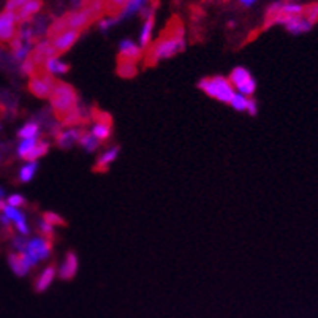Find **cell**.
I'll return each mask as SVG.
<instances>
[{"label":"cell","instance_id":"cell-1","mask_svg":"<svg viewBox=\"0 0 318 318\" xmlns=\"http://www.w3.org/2000/svg\"><path fill=\"white\" fill-rule=\"evenodd\" d=\"M182 51H186V27L178 15H173L160 32V37L144 51V68L155 67L161 59L173 57Z\"/></svg>","mask_w":318,"mask_h":318},{"label":"cell","instance_id":"cell-2","mask_svg":"<svg viewBox=\"0 0 318 318\" xmlns=\"http://www.w3.org/2000/svg\"><path fill=\"white\" fill-rule=\"evenodd\" d=\"M49 103H51L54 117L60 124L65 119V116H68L73 109L78 108L81 100L73 86H70L68 82L57 81L51 92V97H49Z\"/></svg>","mask_w":318,"mask_h":318},{"label":"cell","instance_id":"cell-3","mask_svg":"<svg viewBox=\"0 0 318 318\" xmlns=\"http://www.w3.org/2000/svg\"><path fill=\"white\" fill-rule=\"evenodd\" d=\"M198 89H201L204 94L215 98L218 102L223 103H231L233 97H235V87L231 86L228 78L223 76H211V78H203L198 82Z\"/></svg>","mask_w":318,"mask_h":318},{"label":"cell","instance_id":"cell-4","mask_svg":"<svg viewBox=\"0 0 318 318\" xmlns=\"http://www.w3.org/2000/svg\"><path fill=\"white\" fill-rule=\"evenodd\" d=\"M55 82H57V80L46 72L45 65H38L37 70H35V75L30 78L29 84H27V89L37 98L46 100V98L51 97V92L55 86Z\"/></svg>","mask_w":318,"mask_h":318},{"label":"cell","instance_id":"cell-5","mask_svg":"<svg viewBox=\"0 0 318 318\" xmlns=\"http://www.w3.org/2000/svg\"><path fill=\"white\" fill-rule=\"evenodd\" d=\"M63 19H65L68 30H76V32H82L84 29H87L90 24L97 23L95 16L86 8L82 6L81 10H72V11H67L63 15Z\"/></svg>","mask_w":318,"mask_h":318},{"label":"cell","instance_id":"cell-6","mask_svg":"<svg viewBox=\"0 0 318 318\" xmlns=\"http://www.w3.org/2000/svg\"><path fill=\"white\" fill-rule=\"evenodd\" d=\"M51 250H53V241H48V239L38 236V238H32L27 241L24 252L38 263V261L48 260L51 257Z\"/></svg>","mask_w":318,"mask_h":318},{"label":"cell","instance_id":"cell-7","mask_svg":"<svg viewBox=\"0 0 318 318\" xmlns=\"http://www.w3.org/2000/svg\"><path fill=\"white\" fill-rule=\"evenodd\" d=\"M54 57H59L57 51L54 49L53 43L49 40H43L37 43V46L33 48V51L30 53L29 59L35 63V65H45L48 60H51Z\"/></svg>","mask_w":318,"mask_h":318},{"label":"cell","instance_id":"cell-8","mask_svg":"<svg viewBox=\"0 0 318 318\" xmlns=\"http://www.w3.org/2000/svg\"><path fill=\"white\" fill-rule=\"evenodd\" d=\"M18 32V24H16V16L15 13H10V11H2L0 13V40L6 43V41L13 40V37L16 35Z\"/></svg>","mask_w":318,"mask_h":318},{"label":"cell","instance_id":"cell-9","mask_svg":"<svg viewBox=\"0 0 318 318\" xmlns=\"http://www.w3.org/2000/svg\"><path fill=\"white\" fill-rule=\"evenodd\" d=\"M41 6H43V2H40V0H26V3L15 13L16 24L19 26L30 24L33 16L41 10Z\"/></svg>","mask_w":318,"mask_h":318},{"label":"cell","instance_id":"cell-10","mask_svg":"<svg viewBox=\"0 0 318 318\" xmlns=\"http://www.w3.org/2000/svg\"><path fill=\"white\" fill-rule=\"evenodd\" d=\"M80 35L81 32H76V30H67V32H63L60 37H57L55 40H53L51 43L54 46V49L57 51V54H63V53H67L70 48H72L78 38H80Z\"/></svg>","mask_w":318,"mask_h":318},{"label":"cell","instance_id":"cell-11","mask_svg":"<svg viewBox=\"0 0 318 318\" xmlns=\"http://www.w3.org/2000/svg\"><path fill=\"white\" fill-rule=\"evenodd\" d=\"M78 272V257L75 252H67L65 260L59 269V277L62 280H72Z\"/></svg>","mask_w":318,"mask_h":318},{"label":"cell","instance_id":"cell-12","mask_svg":"<svg viewBox=\"0 0 318 318\" xmlns=\"http://www.w3.org/2000/svg\"><path fill=\"white\" fill-rule=\"evenodd\" d=\"M117 68H116V73L121 76V78H125V80H132V78H135L138 75V68H136V60H132V59H127L124 55H119L117 54Z\"/></svg>","mask_w":318,"mask_h":318},{"label":"cell","instance_id":"cell-13","mask_svg":"<svg viewBox=\"0 0 318 318\" xmlns=\"http://www.w3.org/2000/svg\"><path fill=\"white\" fill-rule=\"evenodd\" d=\"M82 130L84 129H70L68 132H59L57 135L54 136L55 139V144L62 149H68V147H72L75 143H78L82 135Z\"/></svg>","mask_w":318,"mask_h":318},{"label":"cell","instance_id":"cell-14","mask_svg":"<svg viewBox=\"0 0 318 318\" xmlns=\"http://www.w3.org/2000/svg\"><path fill=\"white\" fill-rule=\"evenodd\" d=\"M119 55L139 62L144 57V49H141V46H136L132 40H124L119 45Z\"/></svg>","mask_w":318,"mask_h":318},{"label":"cell","instance_id":"cell-15","mask_svg":"<svg viewBox=\"0 0 318 318\" xmlns=\"http://www.w3.org/2000/svg\"><path fill=\"white\" fill-rule=\"evenodd\" d=\"M55 275H57V274H55V265H49L46 269L38 275V279L35 280V285H33L35 292H37V293L46 292V290L49 288V285L53 284V280L55 279Z\"/></svg>","mask_w":318,"mask_h":318},{"label":"cell","instance_id":"cell-16","mask_svg":"<svg viewBox=\"0 0 318 318\" xmlns=\"http://www.w3.org/2000/svg\"><path fill=\"white\" fill-rule=\"evenodd\" d=\"M119 151H121V147L119 146H112L109 147L108 151H106L100 159H98L97 161V165L92 168L95 173H106L109 169V165H111V161H114L117 159V155H119Z\"/></svg>","mask_w":318,"mask_h":318},{"label":"cell","instance_id":"cell-17","mask_svg":"<svg viewBox=\"0 0 318 318\" xmlns=\"http://www.w3.org/2000/svg\"><path fill=\"white\" fill-rule=\"evenodd\" d=\"M285 27L290 33L298 35L302 32H309L310 29H312V24H310L304 16H294V18H292V21H290Z\"/></svg>","mask_w":318,"mask_h":318},{"label":"cell","instance_id":"cell-18","mask_svg":"<svg viewBox=\"0 0 318 318\" xmlns=\"http://www.w3.org/2000/svg\"><path fill=\"white\" fill-rule=\"evenodd\" d=\"M230 82H231V86L233 87H241V86H244L245 82H249L250 80H252V76H250V72L247 68H244V67H236L235 70L231 72V75H230Z\"/></svg>","mask_w":318,"mask_h":318},{"label":"cell","instance_id":"cell-19","mask_svg":"<svg viewBox=\"0 0 318 318\" xmlns=\"http://www.w3.org/2000/svg\"><path fill=\"white\" fill-rule=\"evenodd\" d=\"M8 263H10L11 271L15 272L18 277H24V275H27L30 271V267L24 263L19 253H10V255H8Z\"/></svg>","mask_w":318,"mask_h":318},{"label":"cell","instance_id":"cell-20","mask_svg":"<svg viewBox=\"0 0 318 318\" xmlns=\"http://www.w3.org/2000/svg\"><path fill=\"white\" fill-rule=\"evenodd\" d=\"M129 0H108L105 2V15L108 18H119L122 15Z\"/></svg>","mask_w":318,"mask_h":318},{"label":"cell","instance_id":"cell-21","mask_svg":"<svg viewBox=\"0 0 318 318\" xmlns=\"http://www.w3.org/2000/svg\"><path fill=\"white\" fill-rule=\"evenodd\" d=\"M78 144L82 146L84 149H86L87 152H95L98 147H100V141H98L94 135H92L90 132L87 130H82V135L80 138V141H78Z\"/></svg>","mask_w":318,"mask_h":318},{"label":"cell","instance_id":"cell-22","mask_svg":"<svg viewBox=\"0 0 318 318\" xmlns=\"http://www.w3.org/2000/svg\"><path fill=\"white\" fill-rule=\"evenodd\" d=\"M45 68L49 75H63V73H68L70 65L68 63H63L62 60H59V57H54L51 60H48L45 63Z\"/></svg>","mask_w":318,"mask_h":318},{"label":"cell","instance_id":"cell-23","mask_svg":"<svg viewBox=\"0 0 318 318\" xmlns=\"http://www.w3.org/2000/svg\"><path fill=\"white\" fill-rule=\"evenodd\" d=\"M154 24H155V16H151L147 21H144V27H143V30H141V35H139V45H141V49H144V51L147 49V46H149Z\"/></svg>","mask_w":318,"mask_h":318},{"label":"cell","instance_id":"cell-24","mask_svg":"<svg viewBox=\"0 0 318 318\" xmlns=\"http://www.w3.org/2000/svg\"><path fill=\"white\" fill-rule=\"evenodd\" d=\"M40 136V125L38 122H35V121H30V122H27L23 129H21L18 132V138L21 139H30V138H38Z\"/></svg>","mask_w":318,"mask_h":318},{"label":"cell","instance_id":"cell-25","mask_svg":"<svg viewBox=\"0 0 318 318\" xmlns=\"http://www.w3.org/2000/svg\"><path fill=\"white\" fill-rule=\"evenodd\" d=\"M111 130H112V125H106V124H94L92 127V135H94L100 143H106L111 136Z\"/></svg>","mask_w":318,"mask_h":318},{"label":"cell","instance_id":"cell-26","mask_svg":"<svg viewBox=\"0 0 318 318\" xmlns=\"http://www.w3.org/2000/svg\"><path fill=\"white\" fill-rule=\"evenodd\" d=\"M48 151H49V143H46V141H43V139H40L38 143H37V146L33 147V149L30 151V154L27 155L24 160L29 161V163H30V161H37L40 157L46 155Z\"/></svg>","mask_w":318,"mask_h":318},{"label":"cell","instance_id":"cell-27","mask_svg":"<svg viewBox=\"0 0 318 318\" xmlns=\"http://www.w3.org/2000/svg\"><path fill=\"white\" fill-rule=\"evenodd\" d=\"M146 5V0H129L125 5V8L122 11V15L119 16V19H125V18H130L133 16L135 13H139V10L143 8Z\"/></svg>","mask_w":318,"mask_h":318},{"label":"cell","instance_id":"cell-28","mask_svg":"<svg viewBox=\"0 0 318 318\" xmlns=\"http://www.w3.org/2000/svg\"><path fill=\"white\" fill-rule=\"evenodd\" d=\"M38 169V161H30L19 169V181L21 182H30L33 179L35 173Z\"/></svg>","mask_w":318,"mask_h":318},{"label":"cell","instance_id":"cell-29","mask_svg":"<svg viewBox=\"0 0 318 318\" xmlns=\"http://www.w3.org/2000/svg\"><path fill=\"white\" fill-rule=\"evenodd\" d=\"M280 13L287 16H304V5L296 2H284Z\"/></svg>","mask_w":318,"mask_h":318},{"label":"cell","instance_id":"cell-30","mask_svg":"<svg viewBox=\"0 0 318 318\" xmlns=\"http://www.w3.org/2000/svg\"><path fill=\"white\" fill-rule=\"evenodd\" d=\"M40 141V136L38 138H30V139H24V141H21L19 146H18V155L21 159H26L27 155L30 154V151L33 149L35 146H37V143Z\"/></svg>","mask_w":318,"mask_h":318},{"label":"cell","instance_id":"cell-31","mask_svg":"<svg viewBox=\"0 0 318 318\" xmlns=\"http://www.w3.org/2000/svg\"><path fill=\"white\" fill-rule=\"evenodd\" d=\"M2 214H5L6 217L10 218L11 222H15V223H19V222H26V214L23 211H19L18 208H11V206H6L5 211L2 212Z\"/></svg>","mask_w":318,"mask_h":318},{"label":"cell","instance_id":"cell-32","mask_svg":"<svg viewBox=\"0 0 318 318\" xmlns=\"http://www.w3.org/2000/svg\"><path fill=\"white\" fill-rule=\"evenodd\" d=\"M37 225H38V231H40L41 238L48 239V241H53L54 236H55V233H54V227H53V225H49L48 222H45L43 218H40Z\"/></svg>","mask_w":318,"mask_h":318},{"label":"cell","instance_id":"cell-33","mask_svg":"<svg viewBox=\"0 0 318 318\" xmlns=\"http://www.w3.org/2000/svg\"><path fill=\"white\" fill-rule=\"evenodd\" d=\"M43 218L45 222H48L49 225H59V227H67V220H63V218L59 215V214H55V212H51V211H46L43 212Z\"/></svg>","mask_w":318,"mask_h":318},{"label":"cell","instance_id":"cell-34","mask_svg":"<svg viewBox=\"0 0 318 318\" xmlns=\"http://www.w3.org/2000/svg\"><path fill=\"white\" fill-rule=\"evenodd\" d=\"M33 48L35 46H30V45H24L23 48H19L18 51L13 53V60H15V62H24L30 55V53L33 51Z\"/></svg>","mask_w":318,"mask_h":318},{"label":"cell","instance_id":"cell-35","mask_svg":"<svg viewBox=\"0 0 318 318\" xmlns=\"http://www.w3.org/2000/svg\"><path fill=\"white\" fill-rule=\"evenodd\" d=\"M230 105L236 111H245L247 109V98L244 95H241V94H235V97H233V100H231Z\"/></svg>","mask_w":318,"mask_h":318},{"label":"cell","instance_id":"cell-36","mask_svg":"<svg viewBox=\"0 0 318 318\" xmlns=\"http://www.w3.org/2000/svg\"><path fill=\"white\" fill-rule=\"evenodd\" d=\"M35 70H37V65L27 57L23 63H21V75H24V76H33L35 75Z\"/></svg>","mask_w":318,"mask_h":318},{"label":"cell","instance_id":"cell-37","mask_svg":"<svg viewBox=\"0 0 318 318\" xmlns=\"http://www.w3.org/2000/svg\"><path fill=\"white\" fill-rule=\"evenodd\" d=\"M255 89H257L255 80H250L249 82H245L244 86L239 87V92H241V95H244V97H252L253 92H255Z\"/></svg>","mask_w":318,"mask_h":318},{"label":"cell","instance_id":"cell-38","mask_svg":"<svg viewBox=\"0 0 318 318\" xmlns=\"http://www.w3.org/2000/svg\"><path fill=\"white\" fill-rule=\"evenodd\" d=\"M6 203H8V206H11V208H19L26 203V200H24L23 195L15 193V195H10L8 198H6Z\"/></svg>","mask_w":318,"mask_h":318},{"label":"cell","instance_id":"cell-39","mask_svg":"<svg viewBox=\"0 0 318 318\" xmlns=\"http://www.w3.org/2000/svg\"><path fill=\"white\" fill-rule=\"evenodd\" d=\"M119 18H103L102 21H98V27H100V30H108L109 27H112V26H116L117 23H119Z\"/></svg>","mask_w":318,"mask_h":318},{"label":"cell","instance_id":"cell-40","mask_svg":"<svg viewBox=\"0 0 318 318\" xmlns=\"http://www.w3.org/2000/svg\"><path fill=\"white\" fill-rule=\"evenodd\" d=\"M26 3V0H10V2L5 3V11H10V13H16L21 6Z\"/></svg>","mask_w":318,"mask_h":318},{"label":"cell","instance_id":"cell-41","mask_svg":"<svg viewBox=\"0 0 318 318\" xmlns=\"http://www.w3.org/2000/svg\"><path fill=\"white\" fill-rule=\"evenodd\" d=\"M27 241H29V239L24 238V236H18V238L13 239V247H15V250H18V253L24 252L26 250V245H27Z\"/></svg>","mask_w":318,"mask_h":318},{"label":"cell","instance_id":"cell-42","mask_svg":"<svg viewBox=\"0 0 318 318\" xmlns=\"http://www.w3.org/2000/svg\"><path fill=\"white\" fill-rule=\"evenodd\" d=\"M257 106H258V105H257L255 98H247V109H245V111H249L250 116H257V111H258Z\"/></svg>","mask_w":318,"mask_h":318},{"label":"cell","instance_id":"cell-43","mask_svg":"<svg viewBox=\"0 0 318 318\" xmlns=\"http://www.w3.org/2000/svg\"><path fill=\"white\" fill-rule=\"evenodd\" d=\"M15 227H16V230L21 233V236H29L30 228L27 227V223H26V222H19V223L15 225Z\"/></svg>","mask_w":318,"mask_h":318},{"label":"cell","instance_id":"cell-44","mask_svg":"<svg viewBox=\"0 0 318 318\" xmlns=\"http://www.w3.org/2000/svg\"><path fill=\"white\" fill-rule=\"evenodd\" d=\"M0 223H2L3 227H5L6 230H8V228H10V223H11V220H10V218L6 217L5 214H0Z\"/></svg>","mask_w":318,"mask_h":318},{"label":"cell","instance_id":"cell-45","mask_svg":"<svg viewBox=\"0 0 318 318\" xmlns=\"http://www.w3.org/2000/svg\"><path fill=\"white\" fill-rule=\"evenodd\" d=\"M6 114V108L3 105H0V121H2V117ZM0 130H2V124H0Z\"/></svg>","mask_w":318,"mask_h":318},{"label":"cell","instance_id":"cell-46","mask_svg":"<svg viewBox=\"0 0 318 318\" xmlns=\"http://www.w3.org/2000/svg\"><path fill=\"white\" fill-rule=\"evenodd\" d=\"M241 5L242 6H252V5H255V2H253V0H242Z\"/></svg>","mask_w":318,"mask_h":318},{"label":"cell","instance_id":"cell-47","mask_svg":"<svg viewBox=\"0 0 318 318\" xmlns=\"http://www.w3.org/2000/svg\"><path fill=\"white\" fill-rule=\"evenodd\" d=\"M6 206H8V203H6V200H0V212H3Z\"/></svg>","mask_w":318,"mask_h":318},{"label":"cell","instance_id":"cell-48","mask_svg":"<svg viewBox=\"0 0 318 318\" xmlns=\"http://www.w3.org/2000/svg\"><path fill=\"white\" fill-rule=\"evenodd\" d=\"M0 200H6V193H5L3 187H0Z\"/></svg>","mask_w":318,"mask_h":318},{"label":"cell","instance_id":"cell-49","mask_svg":"<svg viewBox=\"0 0 318 318\" xmlns=\"http://www.w3.org/2000/svg\"><path fill=\"white\" fill-rule=\"evenodd\" d=\"M0 159H2V157H0Z\"/></svg>","mask_w":318,"mask_h":318}]
</instances>
